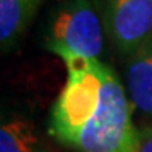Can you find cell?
Wrapping results in <instances>:
<instances>
[{"label": "cell", "instance_id": "1", "mask_svg": "<svg viewBox=\"0 0 152 152\" xmlns=\"http://www.w3.org/2000/svg\"><path fill=\"white\" fill-rule=\"evenodd\" d=\"M101 101L95 115L78 134L72 149L78 152H137L138 129L120 79L107 64L101 68Z\"/></svg>", "mask_w": 152, "mask_h": 152}, {"label": "cell", "instance_id": "2", "mask_svg": "<svg viewBox=\"0 0 152 152\" xmlns=\"http://www.w3.org/2000/svg\"><path fill=\"white\" fill-rule=\"evenodd\" d=\"M67 81L51 109L48 132L72 148L75 138L92 120L101 101L102 62L99 59L67 58Z\"/></svg>", "mask_w": 152, "mask_h": 152}, {"label": "cell", "instance_id": "3", "mask_svg": "<svg viewBox=\"0 0 152 152\" xmlns=\"http://www.w3.org/2000/svg\"><path fill=\"white\" fill-rule=\"evenodd\" d=\"M102 26L90 0H65L54 14L45 48L67 58L98 59L102 51Z\"/></svg>", "mask_w": 152, "mask_h": 152}, {"label": "cell", "instance_id": "4", "mask_svg": "<svg viewBox=\"0 0 152 152\" xmlns=\"http://www.w3.org/2000/svg\"><path fill=\"white\" fill-rule=\"evenodd\" d=\"M107 23L115 45L134 53L152 36V0H107Z\"/></svg>", "mask_w": 152, "mask_h": 152}, {"label": "cell", "instance_id": "5", "mask_svg": "<svg viewBox=\"0 0 152 152\" xmlns=\"http://www.w3.org/2000/svg\"><path fill=\"white\" fill-rule=\"evenodd\" d=\"M126 75L134 106L152 116V36L130 53Z\"/></svg>", "mask_w": 152, "mask_h": 152}, {"label": "cell", "instance_id": "6", "mask_svg": "<svg viewBox=\"0 0 152 152\" xmlns=\"http://www.w3.org/2000/svg\"><path fill=\"white\" fill-rule=\"evenodd\" d=\"M39 0H0V40L2 47H10L25 30Z\"/></svg>", "mask_w": 152, "mask_h": 152}, {"label": "cell", "instance_id": "7", "mask_svg": "<svg viewBox=\"0 0 152 152\" xmlns=\"http://www.w3.org/2000/svg\"><path fill=\"white\" fill-rule=\"evenodd\" d=\"M0 152H42L34 126L22 118H14L2 124Z\"/></svg>", "mask_w": 152, "mask_h": 152}, {"label": "cell", "instance_id": "8", "mask_svg": "<svg viewBox=\"0 0 152 152\" xmlns=\"http://www.w3.org/2000/svg\"><path fill=\"white\" fill-rule=\"evenodd\" d=\"M137 152H152V126L138 129Z\"/></svg>", "mask_w": 152, "mask_h": 152}]
</instances>
